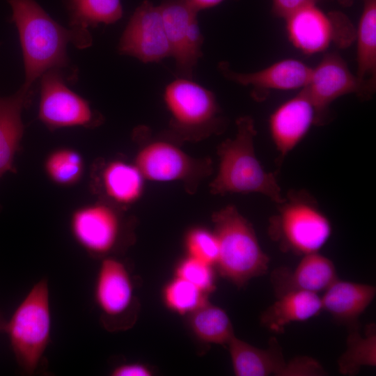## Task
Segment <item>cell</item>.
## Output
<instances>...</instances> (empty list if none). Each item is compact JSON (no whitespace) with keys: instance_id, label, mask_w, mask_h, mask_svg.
I'll return each instance as SVG.
<instances>
[{"instance_id":"ac0fdd59","label":"cell","mask_w":376,"mask_h":376,"mask_svg":"<svg viewBox=\"0 0 376 376\" xmlns=\"http://www.w3.org/2000/svg\"><path fill=\"white\" fill-rule=\"evenodd\" d=\"M233 371L237 376H290L291 361H286L275 338L269 347L259 349L236 338L228 343Z\"/></svg>"},{"instance_id":"f1b7e54d","label":"cell","mask_w":376,"mask_h":376,"mask_svg":"<svg viewBox=\"0 0 376 376\" xmlns=\"http://www.w3.org/2000/svg\"><path fill=\"white\" fill-rule=\"evenodd\" d=\"M187 256L210 265L217 264L219 244L214 232L203 228L191 229L185 237Z\"/></svg>"},{"instance_id":"cb8c5ba5","label":"cell","mask_w":376,"mask_h":376,"mask_svg":"<svg viewBox=\"0 0 376 376\" xmlns=\"http://www.w3.org/2000/svg\"><path fill=\"white\" fill-rule=\"evenodd\" d=\"M70 28L85 34L99 24H113L123 17L120 0H65Z\"/></svg>"},{"instance_id":"3957f363","label":"cell","mask_w":376,"mask_h":376,"mask_svg":"<svg viewBox=\"0 0 376 376\" xmlns=\"http://www.w3.org/2000/svg\"><path fill=\"white\" fill-rule=\"evenodd\" d=\"M219 244L217 265L220 274L237 287L265 274L269 258L263 251L251 224L234 205L212 216Z\"/></svg>"},{"instance_id":"603a6c76","label":"cell","mask_w":376,"mask_h":376,"mask_svg":"<svg viewBox=\"0 0 376 376\" xmlns=\"http://www.w3.org/2000/svg\"><path fill=\"white\" fill-rule=\"evenodd\" d=\"M101 178L105 194L116 203L132 204L143 194L145 179L135 164L110 162L104 168Z\"/></svg>"},{"instance_id":"1f68e13d","label":"cell","mask_w":376,"mask_h":376,"mask_svg":"<svg viewBox=\"0 0 376 376\" xmlns=\"http://www.w3.org/2000/svg\"><path fill=\"white\" fill-rule=\"evenodd\" d=\"M111 375L114 376H149L151 371L140 363H125L113 368Z\"/></svg>"},{"instance_id":"e575fe53","label":"cell","mask_w":376,"mask_h":376,"mask_svg":"<svg viewBox=\"0 0 376 376\" xmlns=\"http://www.w3.org/2000/svg\"><path fill=\"white\" fill-rule=\"evenodd\" d=\"M338 2L343 6L350 7L352 5L354 0H338Z\"/></svg>"},{"instance_id":"f546056e","label":"cell","mask_w":376,"mask_h":376,"mask_svg":"<svg viewBox=\"0 0 376 376\" xmlns=\"http://www.w3.org/2000/svg\"><path fill=\"white\" fill-rule=\"evenodd\" d=\"M212 266L187 256L178 263L175 276L189 281L208 294L215 289V276Z\"/></svg>"},{"instance_id":"836d02e7","label":"cell","mask_w":376,"mask_h":376,"mask_svg":"<svg viewBox=\"0 0 376 376\" xmlns=\"http://www.w3.org/2000/svg\"><path fill=\"white\" fill-rule=\"evenodd\" d=\"M7 320L3 317L2 313L0 311V332H4Z\"/></svg>"},{"instance_id":"7a4b0ae2","label":"cell","mask_w":376,"mask_h":376,"mask_svg":"<svg viewBox=\"0 0 376 376\" xmlns=\"http://www.w3.org/2000/svg\"><path fill=\"white\" fill-rule=\"evenodd\" d=\"M237 132L217 148L218 171L210 185L214 194L258 193L276 204L284 201L275 173L266 171L255 153L254 120L243 116L236 120Z\"/></svg>"},{"instance_id":"9c48e42d","label":"cell","mask_w":376,"mask_h":376,"mask_svg":"<svg viewBox=\"0 0 376 376\" xmlns=\"http://www.w3.org/2000/svg\"><path fill=\"white\" fill-rule=\"evenodd\" d=\"M94 299L104 327L110 331L129 327L134 320V295L132 278L121 261L104 258L94 285Z\"/></svg>"},{"instance_id":"2e32d148","label":"cell","mask_w":376,"mask_h":376,"mask_svg":"<svg viewBox=\"0 0 376 376\" xmlns=\"http://www.w3.org/2000/svg\"><path fill=\"white\" fill-rule=\"evenodd\" d=\"M315 122V109L304 88L272 112L269 130L279 154L278 162H282L300 143Z\"/></svg>"},{"instance_id":"52a82bcc","label":"cell","mask_w":376,"mask_h":376,"mask_svg":"<svg viewBox=\"0 0 376 376\" xmlns=\"http://www.w3.org/2000/svg\"><path fill=\"white\" fill-rule=\"evenodd\" d=\"M285 19L289 40L305 54L324 52L332 43L344 48L355 40L356 29L344 13H325L316 4L305 6Z\"/></svg>"},{"instance_id":"30bf717a","label":"cell","mask_w":376,"mask_h":376,"mask_svg":"<svg viewBox=\"0 0 376 376\" xmlns=\"http://www.w3.org/2000/svg\"><path fill=\"white\" fill-rule=\"evenodd\" d=\"M40 86L38 117L47 127H93L102 121L88 102L66 86L60 70L45 72Z\"/></svg>"},{"instance_id":"6da1fadb","label":"cell","mask_w":376,"mask_h":376,"mask_svg":"<svg viewBox=\"0 0 376 376\" xmlns=\"http://www.w3.org/2000/svg\"><path fill=\"white\" fill-rule=\"evenodd\" d=\"M8 3L22 51L25 72L22 86L28 89L47 71L68 65V42L81 49L92 43L91 34L63 27L35 0H8Z\"/></svg>"},{"instance_id":"ba28073f","label":"cell","mask_w":376,"mask_h":376,"mask_svg":"<svg viewBox=\"0 0 376 376\" xmlns=\"http://www.w3.org/2000/svg\"><path fill=\"white\" fill-rule=\"evenodd\" d=\"M134 164L145 180L182 182L189 191H194L211 168L210 160L194 159L164 139L144 144L136 154Z\"/></svg>"},{"instance_id":"4fadbf2b","label":"cell","mask_w":376,"mask_h":376,"mask_svg":"<svg viewBox=\"0 0 376 376\" xmlns=\"http://www.w3.org/2000/svg\"><path fill=\"white\" fill-rule=\"evenodd\" d=\"M70 227L75 241L91 257L106 258L119 244L122 224L109 205L96 203L75 210Z\"/></svg>"},{"instance_id":"4316f807","label":"cell","mask_w":376,"mask_h":376,"mask_svg":"<svg viewBox=\"0 0 376 376\" xmlns=\"http://www.w3.org/2000/svg\"><path fill=\"white\" fill-rule=\"evenodd\" d=\"M48 178L54 183L63 186L75 184L84 171L81 155L71 148H58L47 157L44 165Z\"/></svg>"},{"instance_id":"d4e9b609","label":"cell","mask_w":376,"mask_h":376,"mask_svg":"<svg viewBox=\"0 0 376 376\" xmlns=\"http://www.w3.org/2000/svg\"><path fill=\"white\" fill-rule=\"evenodd\" d=\"M346 350L340 357L338 368L344 375H355L363 366H376V329L368 324L362 336L358 324L350 327L346 340Z\"/></svg>"},{"instance_id":"83f0119b","label":"cell","mask_w":376,"mask_h":376,"mask_svg":"<svg viewBox=\"0 0 376 376\" xmlns=\"http://www.w3.org/2000/svg\"><path fill=\"white\" fill-rule=\"evenodd\" d=\"M207 295L194 284L178 276L167 283L163 292L167 307L181 315L191 313L207 302Z\"/></svg>"},{"instance_id":"44dd1931","label":"cell","mask_w":376,"mask_h":376,"mask_svg":"<svg viewBox=\"0 0 376 376\" xmlns=\"http://www.w3.org/2000/svg\"><path fill=\"white\" fill-rule=\"evenodd\" d=\"M371 285L337 279L321 297L322 308L339 323L350 327L358 324V318L375 297Z\"/></svg>"},{"instance_id":"9a60e30c","label":"cell","mask_w":376,"mask_h":376,"mask_svg":"<svg viewBox=\"0 0 376 376\" xmlns=\"http://www.w3.org/2000/svg\"><path fill=\"white\" fill-rule=\"evenodd\" d=\"M221 75L235 83L251 86V96L258 101L266 97L270 90L290 91L303 88L308 84L312 68L295 59L286 58L253 72H237L230 68L227 61L219 63Z\"/></svg>"},{"instance_id":"4dcf8cb0","label":"cell","mask_w":376,"mask_h":376,"mask_svg":"<svg viewBox=\"0 0 376 376\" xmlns=\"http://www.w3.org/2000/svg\"><path fill=\"white\" fill-rule=\"evenodd\" d=\"M320 0H272L274 15L285 19L294 12L310 5L317 4Z\"/></svg>"},{"instance_id":"d6986e66","label":"cell","mask_w":376,"mask_h":376,"mask_svg":"<svg viewBox=\"0 0 376 376\" xmlns=\"http://www.w3.org/2000/svg\"><path fill=\"white\" fill-rule=\"evenodd\" d=\"M358 97L371 98L376 89V0H363L356 29Z\"/></svg>"},{"instance_id":"5bb4252c","label":"cell","mask_w":376,"mask_h":376,"mask_svg":"<svg viewBox=\"0 0 376 376\" xmlns=\"http://www.w3.org/2000/svg\"><path fill=\"white\" fill-rule=\"evenodd\" d=\"M307 93L315 111V125H324L329 121L331 104L345 95H359V86L355 75L350 70L347 63L337 52H329L320 63L312 68Z\"/></svg>"},{"instance_id":"277c9868","label":"cell","mask_w":376,"mask_h":376,"mask_svg":"<svg viewBox=\"0 0 376 376\" xmlns=\"http://www.w3.org/2000/svg\"><path fill=\"white\" fill-rule=\"evenodd\" d=\"M269 221L268 233L283 251L306 255L318 251L331 233V224L306 191L292 189Z\"/></svg>"},{"instance_id":"e0dca14e","label":"cell","mask_w":376,"mask_h":376,"mask_svg":"<svg viewBox=\"0 0 376 376\" xmlns=\"http://www.w3.org/2000/svg\"><path fill=\"white\" fill-rule=\"evenodd\" d=\"M337 279L333 262L318 252L304 255L294 270L280 267L271 274L276 297L295 290L318 293L324 291Z\"/></svg>"},{"instance_id":"d6a6232c","label":"cell","mask_w":376,"mask_h":376,"mask_svg":"<svg viewBox=\"0 0 376 376\" xmlns=\"http://www.w3.org/2000/svg\"><path fill=\"white\" fill-rule=\"evenodd\" d=\"M187 5L198 13V11L214 7L224 0H182Z\"/></svg>"},{"instance_id":"ffe728a7","label":"cell","mask_w":376,"mask_h":376,"mask_svg":"<svg viewBox=\"0 0 376 376\" xmlns=\"http://www.w3.org/2000/svg\"><path fill=\"white\" fill-rule=\"evenodd\" d=\"M31 94V89L22 86L14 94L0 97V178L7 172L15 171L14 159L24 129L22 112Z\"/></svg>"},{"instance_id":"7c38bea8","label":"cell","mask_w":376,"mask_h":376,"mask_svg":"<svg viewBox=\"0 0 376 376\" xmlns=\"http://www.w3.org/2000/svg\"><path fill=\"white\" fill-rule=\"evenodd\" d=\"M118 51L143 63L171 56L159 6L146 0L136 8L120 37Z\"/></svg>"},{"instance_id":"7402d4cb","label":"cell","mask_w":376,"mask_h":376,"mask_svg":"<svg viewBox=\"0 0 376 376\" xmlns=\"http://www.w3.org/2000/svg\"><path fill=\"white\" fill-rule=\"evenodd\" d=\"M322 310L321 297L318 293L290 291L277 297V300L262 313L260 322L271 331L282 333L288 324L306 321Z\"/></svg>"},{"instance_id":"8fae6325","label":"cell","mask_w":376,"mask_h":376,"mask_svg":"<svg viewBox=\"0 0 376 376\" xmlns=\"http://www.w3.org/2000/svg\"><path fill=\"white\" fill-rule=\"evenodd\" d=\"M159 6L175 59L177 77L193 79L204 38L200 30L196 10L182 0H164Z\"/></svg>"},{"instance_id":"484cf974","label":"cell","mask_w":376,"mask_h":376,"mask_svg":"<svg viewBox=\"0 0 376 376\" xmlns=\"http://www.w3.org/2000/svg\"><path fill=\"white\" fill-rule=\"evenodd\" d=\"M189 325L194 334L206 343L225 345L235 336L226 311L208 302L191 313Z\"/></svg>"},{"instance_id":"5b68a950","label":"cell","mask_w":376,"mask_h":376,"mask_svg":"<svg viewBox=\"0 0 376 376\" xmlns=\"http://www.w3.org/2000/svg\"><path fill=\"white\" fill-rule=\"evenodd\" d=\"M51 324L49 285L43 278L19 304L7 321L4 331L24 373L33 375L41 365L50 342Z\"/></svg>"},{"instance_id":"8992f818","label":"cell","mask_w":376,"mask_h":376,"mask_svg":"<svg viewBox=\"0 0 376 376\" xmlns=\"http://www.w3.org/2000/svg\"><path fill=\"white\" fill-rule=\"evenodd\" d=\"M163 98L174 136L196 139L221 132L225 126L214 93L193 79L177 77L165 87Z\"/></svg>"}]
</instances>
